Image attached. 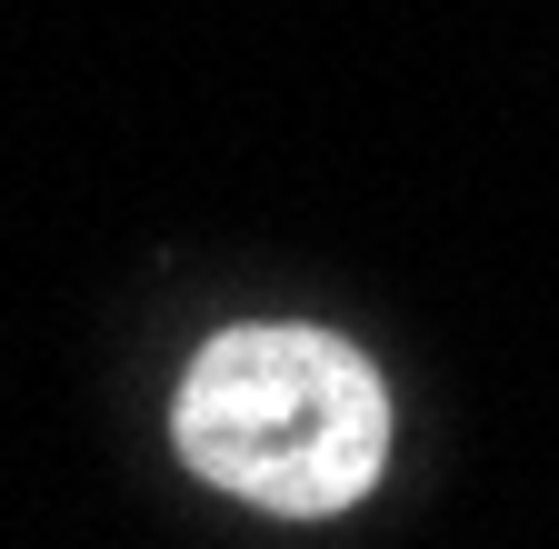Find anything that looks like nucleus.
Instances as JSON below:
<instances>
[{
  "label": "nucleus",
  "mask_w": 559,
  "mask_h": 549,
  "mask_svg": "<svg viewBox=\"0 0 559 549\" xmlns=\"http://www.w3.org/2000/svg\"><path fill=\"white\" fill-rule=\"evenodd\" d=\"M180 460L250 510L330 520L390 469V390L330 330H221L170 409Z\"/></svg>",
  "instance_id": "1"
}]
</instances>
